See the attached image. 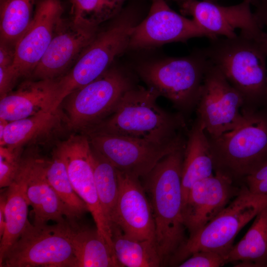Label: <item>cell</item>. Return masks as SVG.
Wrapping results in <instances>:
<instances>
[{
  "mask_svg": "<svg viewBox=\"0 0 267 267\" xmlns=\"http://www.w3.org/2000/svg\"><path fill=\"white\" fill-rule=\"evenodd\" d=\"M9 122L7 120L0 118V145L3 142L5 129Z\"/></svg>",
  "mask_w": 267,
  "mask_h": 267,
  "instance_id": "cell-36",
  "label": "cell"
},
{
  "mask_svg": "<svg viewBox=\"0 0 267 267\" xmlns=\"http://www.w3.org/2000/svg\"><path fill=\"white\" fill-rule=\"evenodd\" d=\"M59 96V78H30L0 98V118L11 122L56 109Z\"/></svg>",
  "mask_w": 267,
  "mask_h": 267,
  "instance_id": "cell-19",
  "label": "cell"
},
{
  "mask_svg": "<svg viewBox=\"0 0 267 267\" xmlns=\"http://www.w3.org/2000/svg\"><path fill=\"white\" fill-rule=\"evenodd\" d=\"M93 149L117 170L144 178L165 156L185 145L183 137L167 144L103 134H86Z\"/></svg>",
  "mask_w": 267,
  "mask_h": 267,
  "instance_id": "cell-11",
  "label": "cell"
},
{
  "mask_svg": "<svg viewBox=\"0 0 267 267\" xmlns=\"http://www.w3.org/2000/svg\"><path fill=\"white\" fill-rule=\"evenodd\" d=\"M98 25L82 17L63 18L30 78L53 79L66 74L94 39Z\"/></svg>",
  "mask_w": 267,
  "mask_h": 267,
  "instance_id": "cell-12",
  "label": "cell"
},
{
  "mask_svg": "<svg viewBox=\"0 0 267 267\" xmlns=\"http://www.w3.org/2000/svg\"><path fill=\"white\" fill-rule=\"evenodd\" d=\"M243 182L251 193L267 198V164L247 176Z\"/></svg>",
  "mask_w": 267,
  "mask_h": 267,
  "instance_id": "cell-33",
  "label": "cell"
},
{
  "mask_svg": "<svg viewBox=\"0 0 267 267\" xmlns=\"http://www.w3.org/2000/svg\"><path fill=\"white\" fill-rule=\"evenodd\" d=\"M92 164L95 187L103 213L110 226L119 194L117 169L92 147Z\"/></svg>",
  "mask_w": 267,
  "mask_h": 267,
  "instance_id": "cell-28",
  "label": "cell"
},
{
  "mask_svg": "<svg viewBox=\"0 0 267 267\" xmlns=\"http://www.w3.org/2000/svg\"><path fill=\"white\" fill-rule=\"evenodd\" d=\"M185 145L163 158L144 178L155 225V243L163 265L186 240L182 218V168Z\"/></svg>",
  "mask_w": 267,
  "mask_h": 267,
  "instance_id": "cell-2",
  "label": "cell"
},
{
  "mask_svg": "<svg viewBox=\"0 0 267 267\" xmlns=\"http://www.w3.org/2000/svg\"><path fill=\"white\" fill-rule=\"evenodd\" d=\"M73 16L82 17L98 25L115 17L125 0H71Z\"/></svg>",
  "mask_w": 267,
  "mask_h": 267,
  "instance_id": "cell-30",
  "label": "cell"
},
{
  "mask_svg": "<svg viewBox=\"0 0 267 267\" xmlns=\"http://www.w3.org/2000/svg\"><path fill=\"white\" fill-rule=\"evenodd\" d=\"M43 162L46 178L67 208L72 222L80 220L88 209L75 192L64 162L54 152L51 159L43 158Z\"/></svg>",
  "mask_w": 267,
  "mask_h": 267,
  "instance_id": "cell-27",
  "label": "cell"
},
{
  "mask_svg": "<svg viewBox=\"0 0 267 267\" xmlns=\"http://www.w3.org/2000/svg\"></svg>",
  "mask_w": 267,
  "mask_h": 267,
  "instance_id": "cell-39",
  "label": "cell"
},
{
  "mask_svg": "<svg viewBox=\"0 0 267 267\" xmlns=\"http://www.w3.org/2000/svg\"><path fill=\"white\" fill-rule=\"evenodd\" d=\"M204 37L215 38L193 19H188L174 11L165 0H152L148 15L133 29L129 48L152 47Z\"/></svg>",
  "mask_w": 267,
  "mask_h": 267,
  "instance_id": "cell-15",
  "label": "cell"
},
{
  "mask_svg": "<svg viewBox=\"0 0 267 267\" xmlns=\"http://www.w3.org/2000/svg\"><path fill=\"white\" fill-rule=\"evenodd\" d=\"M18 79L13 70L12 65L0 66V97L13 89Z\"/></svg>",
  "mask_w": 267,
  "mask_h": 267,
  "instance_id": "cell-34",
  "label": "cell"
},
{
  "mask_svg": "<svg viewBox=\"0 0 267 267\" xmlns=\"http://www.w3.org/2000/svg\"><path fill=\"white\" fill-rule=\"evenodd\" d=\"M208 59L242 95L248 108L267 97V40L240 32L233 38L209 39Z\"/></svg>",
  "mask_w": 267,
  "mask_h": 267,
  "instance_id": "cell-3",
  "label": "cell"
},
{
  "mask_svg": "<svg viewBox=\"0 0 267 267\" xmlns=\"http://www.w3.org/2000/svg\"><path fill=\"white\" fill-rule=\"evenodd\" d=\"M27 169V194L32 208L33 224L40 226L49 221L63 223L72 222L71 215L48 181L43 158L37 153H24Z\"/></svg>",
  "mask_w": 267,
  "mask_h": 267,
  "instance_id": "cell-20",
  "label": "cell"
},
{
  "mask_svg": "<svg viewBox=\"0 0 267 267\" xmlns=\"http://www.w3.org/2000/svg\"><path fill=\"white\" fill-rule=\"evenodd\" d=\"M117 172L119 194L110 226L115 224L131 238L155 242L151 206L139 178L117 169Z\"/></svg>",
  "mask_w": 267,
  "mask_h": 267,
  "instance_id": "cell-17",
  "label": "cell"
},
{
  "mask_svg": "<svg viewBox=\"0 0 267 267\" xmlns=\"http://www.w3.org/2000/svg\"><path fill=\"white\" fill-rule=\"evenodd\" d=\"M209 61L203 49L189 56L170 57L141 64L137 72L148 88L183 112L196 107Z\"/></svg>",
  "mask_w": 267,
  "mask_h": 267,
  "instance_id": "cell-5",
  "label": "cell"
},
{
  "mask_svg": "<svg viewBox=\"0 0 267 267\" xmlns=\"http://www.w3.org/2000/svg\"><path fill=\"white\" fill-rule=\"evenodd\" d=\"M27 169L23 155L18 172L5 191V228L0 242V262L11 245L32 223L28 219Z\"/></svg>",
  "mask_w": 267,
  "mask_h": 267,
  "instance_id": "cell-21",
  "label": "cell"
},
{
  "mask_svg": "<svg viewBox=\"0 0 267 267\" xmlns=\"http://www.w3.org/2000/svg\"><path fill=\"white\" fill-rule=\"evenodd\" d=\"M249 1L251 5L257 7L260 3L261 0H247Z\"/></svg>",
  "mask_w": 267,
  "mask_h": 267,
  "instance_id": "cell-37",
  "label": "cell"
},
{
  "mask_svg": "<svg viewBox=\"0 0 267 267\" xmlns=\"http://www.w3.org/2000/svg\"><path fill=\"white\" fill-rule=\"evenodd\" d=\"M22 147L0 146V187H8L14 180L23 157Z\"/></svg>",
  "mask_w": 267,
  "mask_h": 267,
  "instance_id": "cell-31",
  "label": "cell"
},
{
  "mask_svg": "<svg viewBox=\"0 0 267 267\" xmlns=\"http://www.w3.org/2000/svg\"><path fill=\"white\" fill-rule=\"evenodd\" d=\"M256 7L255 14L262 25L267 28V0H261Z\"/></svg>",
  "mask_w": 267,
  "mask_h": 267,
  "instance_id": "cell-35",
  "label": "cell"
},
{
  "mask_svg": "<svg viewBox=\"0 0 267 267\" xmlns=\"http://www.w3.org/2000/svg\"><path fill=\"white\" fill-rule=\"evenodd\" d=\"M70 241L78 267H121L113 249L101 236L96 227L69 222Z\"/></svg>",
  "mask_w": 267,
  "mask_h": 267,
  "instance_id": "cell-24",
  "label": "cell"
},
{
  "mask_svg": "<svg viewBox=\"0 0 267 267\" xmlns=\"http://www.w3.org/2000/svg\"><path fill=\"white\" fill-rule=\"evenodd\" d=\"M0 267H78L68 221L52 225L32 223L8 250Z\"/></svg>",
  "mask_w": 267,
  "mask_h": 267,
  "instance_id": "cell-9",
  "label": "cell"
},
{
  "mask_svg": "<svg viewBox=\"0 0 267 267\" xmlns=\"http://www.w3.org/2000/svg\"><path fill=\"white\" fill-rule=\"evenodd\" d=\"M132 87L125 73L110 67L95 80L73 90L62 102L69 129L85 132L100 123Z\"/></svg>",
  "mask_w": 267,
  "mask_h": 267,
  "instance_id": "cell-8",
  "label": "cell"
},
{
  "mask_svg": "<svg viewBox=\"0 0 267 267\" xmlns=\"http://www.w3.org/2000/svg\"><path fill=\"white\" fill-rule=\"evenodd\" d=\"M113 248L122 267H158L163 265L155 242L125 235L115 224L110 226Z\"/></svg>",
  "mask_w": 267,
  "mask_h": 267,
  "instance_id": "cell-26",
  "label": "cell"
},
{
  "mask_svg": "<svg viewBox=\"0 0 267 267\" xmlns=\"http://www.w3.org/2000/svg\"><path fill=\"white\" fill-rule=\"evenodd\" d=\"M136 24L129 15L116 18L94 39L71 68L59 78V103L75 89L95 80L108 69L115 58L129 48Z\"/></svg>",
  "mask_w": 267,
  "mask_h": 267,
  "instance_id": "cell-7",
  "label": "cell"
},
{
  "mask_svg": "<svg viewBox=\"0 0 267 267\" xmlns=\"http://www.w3.org/2000/svg\"><path fill=\"white\" fill-rule=\"evenodd\" d=\"M153 89L133 87L122 96L113 112L85 134H103L167 144L183 137L185 127L180 114L162 109Z\"/></svg>",
  "mask_w": 267,
  "mask_h": 267,
  "instance_id": "cell-1",
  "label": "cell"
},
{
  "mask_svg": "<svg viewBox=\"0 0 267 267\" xmlns=\"http://www.w3.org/2000/svg\"><path fill=\"white\" fill-rule=\"evenodd\" d=\"M214 174L213 162L205 127L196 118L188 134L184 151L181 175L182 207L193 185Z\"/></svg>",
  "mask_w": 267,
  "mask_h": 267,
  "instance_id": "cell-23",
  "label": "cell"
},
{
  "mask_svg": "<svg viewBox=\"0 0 267 267\" xmlns=\"http://www.w3.org/2000/svg\"><path fill=\"white\" fill-rule=\"evenodd\" d=\"M241 187L217 173L195 182L189 191L182 212L189 236L221 213L239 194Z\"/></svg>",
  "mask_w": 267,
  "mask_h": 267,
  "instance_id": "cell-18",
  "label": "cell"
},
{
  "mask_svg": "<svg viewBox=\"0 0 267 267\" xmlns=\"http://www.w3.org/2000/svg\"><path fill=\"white\" fill-rule=\"evenodd\" d=\"M227 264L226 257L211 251L195 252L178 267H219Z\"/></svg>",
  "mask_w": 267,
  "mask_h": 267,
  "instance_id": "cell-32",
  "label": "cell"
},
{
  "mask_svg": "<svg viewBox=\"0 0 267 267\" xmlns=\"http://www.w3.org/2000/svg\"><path fill=\"white\" fill-rule=\"evenodd\" d=\"M196 110L207 136L217 137L241 125L254 109L209 61Z\"/></svg>",
  "mask_w": 267,
  "mask_h": 267,
  "instance_id": "cell-10",
  "label": "cell"
},
{
  "mask_svg": "<svg viewBox=\"0 0 267 267\" xmlns=\"http://www.w3.org/2000/svg\"><path fill=\"white\" fill-rule=\"evenodd\" d=\"M65 127L69 129L66 117L60 106L48 112L9 122L0 146L23 148L48 139Z\"/></svg>",
  "mask_w": 267,
  "mask_h": 267,
  "instance_id": "cell-22",
  "label": "cell"
},
{
  "mask_svg": "<svg viewBox=\"0 0 267 267\" xmlns=\"http://www.w3.org/2000/svg\"><path fill=\"white\" fill-rule=\"evenodd\" d=\"M34 0H3L0 10V42L14 47L32 19Z\"/></svg>",
  "mask_w": 267,
  "mask_h": 267,
  "instance_id": "cell-29",
  "label": "cell"
},
{
  "mask_svg": "<svg viewBox=\"0 0 267 267\" xmlns=\"http://www.w3.org/2000/svg\"><path fill=\"white\" fill-rule=\"evenodd\" d=\"M267 206V198L251 193L245 185L216 217L191 236L178 250L168 265H178L193 253L211 251L225 256L242 228Z\"/></svg>",
  "mask_w": 267,
  "mask_h": 267,
  "instance_id": "cell-6",
  "label": "cell"
},
{
  "mask_svg": "<svg viewBox=\"0 0 267 267\" xmlns=\"http://www.w3.org/2000/svg\"><path fill=\"white\" fill-rule=\"evenodd\" d=\"M63 13L59 0L38 2L30 23L14 45L12 68L18 79L30 77L50 44Z\"/></svg>",
  "mask_w": 267,
  "mask_h": 267,
  "instance_id": "cell-16",
  "label": "cell"
},
{
  "mask_svg": "<svg viewBox=\"0 0 267 267\" xmlns=\"http://www.w3.org/2000/svg\"><path fill=\"white\" fill-rule=\"evenodd\" d=\"M227 264L235 267H267V206L255 216L242 238L226 256Z\"/></svg>",
  "mask_w": 267,
  "mask_h": 267,
  "instance_id": "cell-25",
  "label": "cell"
},
{
  "mask_svg": "<svg viewBox=\"0 0 267 267\" xmlns=\"http://www.w3.org/2000/svg\"><path fill=\"white\" fill-rule=\"evenodd\" d=\"M54 152L64 162L78 195L86 204L101 236L113 247L110 226L101 209L94 182L92 149L86 134L71 135L59 143Z\"/></svg>",
  "mask_w": 267,
  "mask_h": 267,
  "instance_id": "cell-13",
  "label": "cell"
},
{
  "mask_svg": "<svg viewBox=\"0 0 267 267\" xmlns=\"http://www.w3.org/2000/svg\"><path fill=\"white\" fill-rule=\"evenodd\" d=\"M175 1H177L180 4L182 2L185 1H186L187 0H174ZM213 0V1H216L218 0Z\"/></svg>",
  "mask_w": 267,
  "mask_h": 267,
  "instance_id": "cell-38",
  "label": "cell"
},
{
  "mask_svg": "<svg viewBox=\"0 0 267 267\" xmlns=\"http://www.w3.org/2000/svg\"><path fill=\"white\" fill-rule=\"evenodd\" d=\"M251 5L247 0L231 6L221 5L211 0H187L180 4L182 14L192 16L214 38H233L237 35L235 30L239 29L240 32L266 40L267 33L255 12H252Z\"/></svg>",
  "mask_w": 267,
  "mask_h": 267,
  "instance_id": "cell-14",
  "label": "cell"
},
{
  "mask_svg": "<svg viewBox=\"0 0 267 267\" xmlns=\"http://www.w3.org/2000/svg\"><path fill=\"white\" fill-rule=\"evenodd\" d=\"M207 137L214 173L236 184L267 164V117L255 110L236 129Z\"/></svg>",
  "mask_w": 267,
  "mask_h": 267,
  "instance_id": "cell-4",
  "label": "cell"
}]
</instances>
